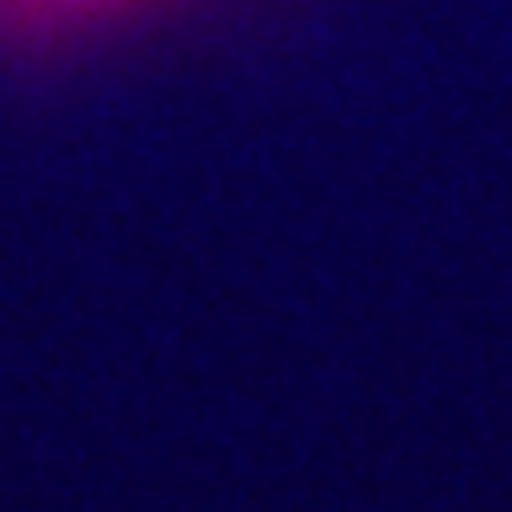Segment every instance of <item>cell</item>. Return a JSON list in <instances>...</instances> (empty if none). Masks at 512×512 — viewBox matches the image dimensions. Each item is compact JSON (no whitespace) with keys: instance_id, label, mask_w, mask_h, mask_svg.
I'll list each match as a JSON object with an SVG mask.
<instances>
[{"instance_id":"cell-1","label":"cell","mask_w":512,"mask_h":512,"mask_svg":"<svg viewBox=\"0 0 512 512\" xmlns=\"http://www.w3.org/2000/svg\"><path fill=\"white\" fill-rule=\"evenodd\" d=\"M180 0H0V58L7 64H52L64 52L128 32Z\"/></svg>"}]
</instances>
